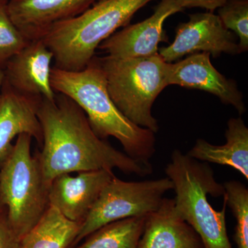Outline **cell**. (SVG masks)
<instances>
[{
	"label": "cell",
	"instance_id": "603a6c76",
	"mask_svg": "<svg viewBox=\"0 0 248 248\" xmlns=\"http://www.w3.org/2000/svg\"><path fill=\"white\" fill-rule=\"evenodd\" d=\"M179 12L189 8L199 7L213 13L223 6L228 0H169Z\"/></svg>",
	"mask_w": 248,
	"mask_h": 248
},
{
	"label": "cell",
	"instance_id": "e0dca14e",
	"mask_svg": "<svg viewBox=\"0 0 248 248\" xmlns=\"http://www.w3.org/2000/svg\"><path fill=\"white\" fill-rule=\"evenodd\" d=\"M81 224L49 205L35 226L21 238L18 248H67L74 243Z\"/></svg>",
	"mask_w": 248,
	"mask_h": 248
},
{
	"label": "cell",
	"instance_id": "ffe728a7",
	"mask_svg": "<svg viewBox=\"0 0 248 248\" xmlns=\"http://www.w3.org/2000/svg\"><path fill=\"white\" fill-rule=\"evenodd\" d=\"M9 0H0V68L30 42L10 17Z\"/></svg>",
	"mask_w": 248,
	"mask_h": 248
},
{
	"label": "cell",
	"instance_id": "ba28073f",
	"mask_svg": "<svg viewBox=\"0 0 248 248\" xmlns=\"http://www.w3.org/2000/svg\"><path fill=\"white\" fill-rule=\"evenodd\" d=\"M200 52L209 53L215 58L223 53H240L236 36L213 13L190 15L187 22L178 25L174 42L159 49L160 56L168 63Z\"/></svg>",
	"mask_w": 248,
	"mask_h": 248
},
{
	"label": "cell",
	"instance_id": "5bb4252c",
	"mask_svg": "<svg viewBox=\"0 0 248 248\" xmlns=\"http://www.w3.org/2000/svg\"><path fill=\"white\" fill-rule=\"evenodd\" d=\"M101 0H9L10 17L29 40H38L49 27L83 14Z\"/></svg>",
	"mask_w": 248,
	"mask_h": 248
},
{
	"label": "cell",
	"instance_id": "277c9868",
	"mask_svg": "<svg viewBox=\"0 0 248 248\" xmlns=\"http://www.w3.org/2000/svg\"><path fill=\"white\" fill-rule=\"evenodd\" d=\"M165 172L175 192L174 211L193 228L205 248H232L226 229V200L221 211L215 210L208 202V195L222 197L225 189L217 182L208 163L175 149Z\"/></svg>",
	"mask_w": 248,
	"mask_h": 248
},
{
	"label": "cell",
	"instance_id": "9a60e30c",
	"mask_svg": "<svg viewBox=\"0 0 248 248\" xmlns=\"http://www.w3.org/2000/svg\"><path fill=\"white\" fill-rule=\"evenodd\" d=\"M138 248H205L200 236L174 211V200L164 198L148 215Z\"/></svg>",
	"mask_w": 248,
	"mask_h": 248
},
{
	"label": "cell",
	"instance_id": "7402d4cb",
	"mask_svg": "<svg viewBox=\"0 0 248 248\" xmlns=\"http://www.w3.org/2000/svg\"><path fill=\"white\" fill-rule=\"evenodd\" d=\"M19 241L10 223L6 208L0 204V248H18Z\"/></svg>",
	"mask_w": 248,
	"mask_h": 248
},
{
	"label": "cell",
	"instance_id": "ac0fdd59",
	"mask_svg": "<svg viewBox=\"0 0 248 248\" xmlns=\"http://www.w3.org/2000/svg\"><path fill=\"white\" fill-rule=\"evenodd\" d=\"M146 217L125 218L102 227L77 248H138Z\"/></svg>",
	"mask_w": 248,
	"mask_h": 248
},
{
	"label": "cell",
	"instance_id": "8992f818",
	"mask_svg": "<svg viewBox=\"0 0 248 248\" xmlns=\"http://www.w3.org/2000/svg\"><path fill=\"white\" fill-rule=\"evenodd\" d=\"M32 137L21 134L0 166V204L6 208L19 239L30 231L49 206L50 186L46 182L37 155L31 153Z\"/></svg>",
	"mask_w": 248,
	"mask_h": 248
},
{
	"label": "cell",
	"instance_id": "4fadbf2b",
	"mask_svg": "<svg viewBox=\"0 0 248 248\" xmlns=\"http://www.w3.org/2000/svg\"><path fill=\"white\" fill-rule=\"evenodd\" d=\"M41 99L17 92L4 79L0 97V166L12 151L14 139L21 134H28L42 144L43 133L37 117Z\"/></svg>",
	"mask_w": 248,
	"mask_h": 248
},
{
	"label": "cell",
	"instance_id": "8fae6325",
	"mask_svg": "<svg viewBox=\"0 0 248 248\" xmlns=\"http://www.w3.org/2000/svg\"><path fill=\"white\" fill-rule=\"evenodd\" d=\"M179 12L169 0H161L155 12L145 20L127 25L99 46L108 56L119 59L143 58L159 53V44L167 38L164 31L165 20Z\"/></svg>",
	"mask_w": 248,
	"mask_h": 248
},
{
	"label": "cell",
	"instance_id": "cb8c5ba5",
	"mask_svg": "<svg viewBox=\"0 0 248 248\" xmlns=\"http://www.w3.org/2000/svg\"><path fill=\"white\" fill-rule=\"evenodd\" d=\"M4 79L5 76L4 69H3V68H0V97H1V90H2Z\"/></svg>",
	"mask_w": 248,
	"mask_h": 248
},
{
	"label": "cell",
	"instance_id": "9c48e42d",
	"mask_svg": "<svg viewBox=\"0 0 248 248\" xmlns=\"http://www.w3.org/2000/svg\"><path fill=\"white\" fill-rule=\"evenodd\" d=\"M78 173L55 177L49 188L48 200L49 205L67 218L82 223L103 189L115 175L113 171L105 170Z\"/></svg>",
	"mask_w": 248,
	"mask_h": 248
},
{
	"label": "cell",
	"instance_id": "6da1fadb",
	"mask_svg": "<svg viewBox=\"0 0 248 248\" xmlns=\"http://www.w3.org/2000/svg\"><path fill=\"white\" fill-rule=\"evenodd\" d=\"M43 133L42 150L37 155L46 182L50 186L63 174L118 169L146 176L151 165L141 164L98 138L81 108L64 94L53 101L42 98L37 111Z\"/></svg>",
	"mask_w": 248,
	"mask_h": 248
},
{
	"label": "cell",
	"instance_id": "52a82bcc",
	"mask_svg": "<svg viewBox=\"0 0 248 248\" xmlns=\"http://www.w3.org/2000/svg\"><path fill=\"white\" fill-rule=\"evenodd\" d=\"M172 189V183L168 177L125 182L115 176L81 223L74 244L112 222L155 213L162 204L166 192Z\"/></svg>",
	"mask_w": 248,
	"mask_h": 248
},
{
	"label": "cell",
	"instance_id": "7c38bea8",
	"mask_svg": "<svg viewBox=\"0 0 248 248\" xmlns=\"http://www.w3.org/2000/svg\"><path fill=\"white\" fill-rule=\"evenodd\" d=\"M53 59L43 41L31 40L5 65V81L18 93L53 101L56 95L50 84Z\"/></svg>",
	"mask_w": 248,
	"mask_h": 248
},
{
	"label": "cell",
	"instance_id": "7a4b0ae2",
	"mask_svg": "<svg viewBox=\"0 0 248 248\" xmlns=\"http://www.w3.org/2000/svg\"><path fill=\"white\" fill-rule=\"evenodd\" d=\"M50 84L55 93L64 94L84 111L98 138L113 137L125 154L141 164L151 165L154 155L155 133L130 122L112 102L105 73L94 57L84 69L68 71L52 68Z\"/></svg>",
	"mask_w": 248,
	"mask_h": 248
},
{
	"label": "cell",
	"instance_id": "30bf717a",
	"mask_svg": "<svg viewBox=\"0 0 248 248\" xmlns=\"http://www.w3.org/2000/svg\"><path fill=\"white\" fill-rule=\"evenodd\" d=\"M169 84L205 91L219 98L223 104L232 106L239 115L246 112L243 94L236 83L217 71L209 53L192 54L181 61L170 63Z\"/></svg>",
	"mask_w": 248,
	"mask_h": 248
},
{
	"label": "cell",
	"instance_id": "5b68a950",
	"mask_svg": "<svg viewBox=\"0 0 248 248\" xmlns=\"http://www.w3.org/2000/svg\"><path fill=\"white\" fill-rule=\"evenodd\" d=\"M112 102L127 119L153 133L159 131L152 108L169 84L170 63L159 53L143 58H98Z\"/></svg>",
	"mask_w": 248,
	"mask_h": 248
},
{
	"label": "cell",
	"instance_id": "44dd1931",
	"mask_svg": "<svg viewBox=\"0 0 248 248\" xmlns=\"http://www.w3.org/2000/svg\"><path fill=\"white\" fill-rule=\"evenodd\" d=\"M218 17L239 38L240 53L248 49V0H228L218 9Z\"/></svg>",
	"mask_w": 248,
	"mask_h": 248
},
{
	"label": "cell",
	"instance_id": "2e32d148",
	"mask_svg": "<svg viewBox=\"0 0 248 248\" xmlns=\"http://www.w3.org/2000/svg\"><path fill=\"white\" fill-rule=\"evenodd\" d=\"M226 138L222 146L199 139L187 155L203 162L229 166L248 180V128L241 117L228 121Z\"/></svg>",
	"mask_w": 248,
	"mask_h": 248
},
{
	"label": "cell",
	"instance_id": "d6986e66",
	"mask_svg": "<svg viewBox=\"0 0 248 248\" xmlns=\"http://www.w3.org/2000/svg\"><path fill=\"white\" fill-rule=\"evenodd\" d=\"M223 185V199L236 218L235 243L238 248H248V189L237 181H230Z\"/></svg>",
	"mask_w": 248,
	"mask_h": 248
},
{
	"label": "cell",
	"instance_id": "3957f363",
	"mask_svg": "<svg viewBox=\"0 0 248 248\" xmlns=\"http://www.w3.org/2000/svg\"><path fill=\"white\" fill-rule=\"evenodd\" d=\"M153 0H101L76 17L53 24L41 40L53 54L55 68L79 71L96 49Z\"/></svg>",
	"mask_w": 248,
	"mask_h": 248
}]
</instances>
